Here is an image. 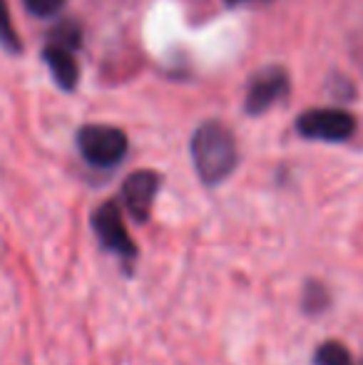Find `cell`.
<instances>
[{
    "label": "cell",
    "instance_id": "1",
    "mask_svg": "<svg viewBox=\"0 0 363 365\" xmlns=\"http://www.w3.org/2000/svg\"><path fill=\"white\" fill-rule=\"evenodd\" d=\"M192 162L197 169V177L207 187H217L224 179H229L239 164L234 132L217 120L199 125L192 137Z\"/></svg>",
    "mask_w": 363,
    "mask_h": 365
},
{
    "label": "cell",
    "instance_id": "2",
    "mask_svg": "<svg viewBox=\"0 0 363 365\" xmlns=\"http://www.w3.org/2000/svg\"><path fill=\"white\" fill-rule=\"evenodd\" d=\"M78 149L90 167L112 169L125 159L127 135L110 125H85L78 132Z\"/></svg>",
    "mask_w": 363,
    "mask_h": 365
},
{
    "label": "cell",
    "instance_id": "3",
    "mask_svg": "<svg viewBox=\"0 0 363 365\" xmlns=\"http://www.w3.org/2000/svg\"><path fill=\"white\" fill-rule=\"evenodd\" d=\"M92 231H95L97 241L102 244V249H107L110 254L120 256L130 269L137 259V246L130 239L122 221V209L117 207V202H102L100 207L92 212Z\"/></svg>",
    "mask_w": 363,
    "mask_h": 365
},
{
    "label": "cell",
    "instance_id": "4",
    "mask_svg": "<svg viewBox=\"0 0 363 365\" xmlns=\"http://www.w3.org/2000/svg\"><path fill=\"white\" fill-rule=\"evenodd\" d=\"M296 130L306 140L316 142H346L356 132V117L336 107H316L296 120Z\"/></svg>",
    "mask_w": 363,
    "mask_h": 365
},
{
    "label": "cell",
    "instance_id": "5",
    "mask_svg": "<svg viewBox=\"0 0 363 365\" xmlns=\"http://www.w3.org/2000/svg\"><path fill=\"white\" fill-rule=\"evenodd\" d=\"M286 95H289V73L281 65H269L249 80L247 95H244V110L252 117L264 115L274 105H279Z\"/></svg>",
    "mask_w": 363,
    "mask_h": 365
},
{
    "label": "cell",
    "instance_id": "6",
    "mask_svg": "<svg viewBox=\"0 0 363 365\" xmlns=\"http://www.w3.org/2000/svg\"><path fill=\"white\" fill-rule=\"evenodd\" d=\"M162 177L152 169H140V172H132L130 177L122 184V204L132 214L135 221H147L152 212V204L160 192Z\"/></svg>",
    "mask_w": 363,
    "mask_h": 365
},
{
    "label": "cell",
    "instance_id": "7",
    "mask_svg": "<svg viewBox=\"0 0 363 365\" xmlns=\"http://www.w3.org/2000/svg\"><path fill=\"white\" fill-rule=\"evenodd\" d=\"M43 60L45 65H48L50 75H53V80L58 82L60 90L70 92L78 87V80H80V68L78 63H75L73 53L65 48H60V45H45L43 50Z\"/></svg>",
    "mask_w": 363,
    "mask_h": 365
},
{
    "label": "cell",
    "instance_id": "8",
    "mask_svg": "<svg viewBox=\"0 0 363 365\" xmlns=\"http://www.w3.org/2000/svg\"><path fill=\"white\" fill-rule=\"evenodd\" d=\"M48 43L60 45V48L73 53V50H78L80 45H83V30H80V25L75 23V20H63V23H58L50 30Z\"/></svg>",
    "mask_w": 363,
    "mask_h": 365
},
{
    "label": "cell",
    "instance_id": "9",
    "mask_svg": "<svg viewBox=\"0 0 363 365\" xmlns=\"http://www.w3.org/2000/svg\"><path fill=\"white\" fill-rule=\"evenodd\" d=\"M0 48L8 50L10 55L23 53L20 35H18V30H15V25H13V18H10L8 0H0Z\"/></svg>",
    "mask_w": 363,
    "mask_h": 365
},
{
    "label": "cell",
    "instance_id": "10",
    "mask_svg": "<svg viewBox=\"0 0 363 365\" xmlns=\"http://www.w3.org/2000/svg\"><path fill=\"white\" fill-rule=\"evenodd\" d=\"M316 365H354V358H351L349 348L339 341H326L316 348Z\"/></svg>",
    "mask_w": 363,
    "mask_h": 365
},
{
    "label": "cell",
    "instance_id": "11",
    "mask_svg": "<svg viewBox=\"0 0 363 365\" xmlns=\"http://www.w3.org/2000/svg\"><path fill=\"white\" fill-rule=\"evenodd\" d=\"M301 306H304L306 313H321L326 306H329V291H326L321 284H316V281H309Z\"/></svg>",
    "mask_w": 363,
    "mask_h": 365
},
{
    "label": "cell",
    "instance_id": "12",
    "mask_svg": "<svg viewBox=\"0 0 363 365\" xmlns=\"http://www.w3.org/2000/svg\"><path fill=\"white\" fill-rule=\"evenodd\" d=\"M23 3H25V8L33 15H38V18H50V15L63 10L65 0H23Z\"/></svg>",
    "mask_w": 363,
    "mask_h": 365
},
{
    "label": "cell",
    "instance_id": "13",
    "mask_svg": "<svg viewBox=\"0 0 363 365\" xmlns=\"http://www.w3.org/2000/svg\"><path fill=\"white\" fill-rule=\"evenodd\" d=\"M224 3L237 8V5H267V3H272V0H224Z\"/></svg>",
    "mask_w": 363,
    "mask_h": 365
},
{
    "label": "cell",
    "instance_id": "14",
    "mask_svg": "<svg viewBox=\"0 0 363 365\" xmlns=\"http://www.w3.org/2000/svg\"><path fill=\"white\" fill-rule=\"evenodd\" d=\"M361 365H363V363H361Z\"/></svg>",
    "mask_w": 363,
    "mask_h": 365
}]
</instances>
